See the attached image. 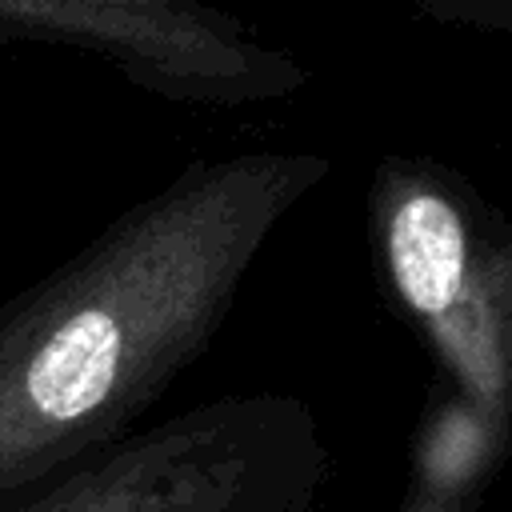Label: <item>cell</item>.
<instances>
[{"label":"cell","mask_w":512,"mask_h":512,"mask_svg":"<svg viewBox=\"0 0 512 512\" xmlns=\"http://www.w3.org/2000/svg\"><path fill=\"white\" fill-rule=\"evenodd\" d=\"M388 260L412 312L440 320L464 288V228L456 208L436 192L400 200L388 224Z\"/></svg>","instance_id":"2"},{"label":"cell","mask_w":512,"mask_h":512,"mask_svg":"<svg viewBox=\"0 0 512 512\" xmlns=\"http://www.w3.org/2000/svg\"><path fill=\"white\" fill-rule=\"evenodd\" d=\"M284 176L224 180L140 236L24 352L0 360V468L88 420L204 316L280 200Z\"/></svg>","instance_id":"1"}]
</instances>
